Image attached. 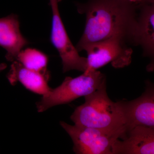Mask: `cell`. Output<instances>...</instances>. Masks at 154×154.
Instances as JSON below:
<instances>
[{"label":"cell","mask_w":154,"mask_h":154,"mask_svg":"<svg viewBox=\"0 0 154 154\" xmlns=\"http://www.w3.org/2000/svg\"><path fill=\"white\" fill-rule=\"evenodd\" d=\"M76 6L79 13L86 16L85 30L76 46L79 52L112 37H120L131 43L138 5L130 0H87Z\"/></svg>","instance_id":"obj_1"},{"label":"cell","mask_w":154,"mask_h":154,"mask_svg":"<svg viewBox=\"0 0 154 154\" xmlns=\"http://www.w3.org/2000/svg\"><path fill=\"white\" fill-rule=\"evenodd\" d=\"M106 85L85 96V103L75 108L70 119L76 125L119 134L122 139L127 131L123 101L111 100L107 95Z\"/></svg>","instance_id":"obj_2"},{"label":"cell","mask_w":154,"mask_h":154,"mask_svg":"<svg viewBox=\"0 0 154 154\" xmlns=\"http://www.w3.org/2000/svg\"><path fill=\"white\" fill-rule=\"evenodd\" d=\"M106 84V77L99 71L84 72L75 78L66 77L57 88L51 89L36 102L37 111L44 112L57 105H64L85 96Z\"/></svg>","instance_id":"obj_3"},{"label":"cell","mask_w":154,"mask_h":154,"mask_svg":"<svg viewBox=\"0 0 154 154\" xmlns=\"http://www.w3.org/2000/svg\"><path fill=\"white\" fill-rule=\"evenodd\" d=\"M60 125L71 138L75 154H113L114 145L121 139L119 135L102 130L71 125L63 121Z\"/></svg>","instance_id":"obj_4"},{"label":"cell","mask_w":154,"mask_h":154,"mask_svg":"<svg viewBox=\"0 0 154 154\" xmlns=\"http://www.w3.org/2000/svg\"><path fill=\"white\" fill-rule=\"evenodd\" d=\"M126 42L123 38L114 37L90 45L85 50L88 54L85 71L97 70L108 63L116 69L128 66L132 60L133 51Z\"/></svg>","instance_id":"obj_5"},{"label":"cell","mask_w":154,"mask_h":154,"mask_svg":"<svg viewBox=\"0 0 154 154\" xmlns=\"http://www.w3.org/2000/svg\"><path fill=\"white\" fill-rule=\"evenodd\" d=\"M59 0H50L52 13L51 40L59 54L64 73L75 70L83 72L88 67L87 58L81 57L69 38L59 11Z\"/></svg>","instance_id":"obj_6"},{"label":"cell","mask_w":154,"mask_h":154,"mask_svg":"<svg viewBox=\"0 0 154 154\" xmlns=\"http://www.w3.org/2000/svg\"><path fill=\"white\" fill-rule=\"evenodd\" d=\"M131 43L140 45L144 57L149 59L147 71L154 72V5L143 3L138 5L136 24Z\"/></svg>","instance_id":"obj_7"},{"label":"cell","mask_w":154,"mask_h":154,"mask_svg":"<svg viewBox=\"0 0 154 154\" xmlns=\"http://www.w3.org/2000/svg\"><path fill=\"white\" fill-rule=\"evenodd\" d=\"M127 131L137 126H154V83L145 82L144 92L138 98L123 101Z\"/></svg>","instance_id":"obj_8"},{"label":"cell","mask_w":154,"mask_h":154,"mask_svg":"<svg viewBox=\"0 0 154 154\" xmlns=\"http://www.w3.org/2000/svg\"><path fill=\"white\" fill-rule=\"evenodd\" d=\"M113 154H154V126H137L116 141Z\"/></svg>","instance_id":"obj_9"},{"label":"cell","mask_w":154,"mask_h":154,"mask_svg":"<svg viewBox=\"0 0 154 154\" xmlns=\"http://www.w3.org/2000/svg\"><path fill=\"white\" fill-rule=\"evenodd\" d=\"M29 43L20 31L17 15L12 14L0 18V46L6 51L7 60L13 62L17 60L22 48Z\"/></svg>","instance_id":"obj_10"},{"label":"cell","mask_w":154,"mask_h":154,"mask_svg":"<svg viewBox=\"0 0 154 154\" xmlns=\"http://www.w3.org/2000/svg\"><path fill=\"white\" fill-rule=\"evenodd\" d=\"M49 77V75L26 68L17 60L13 62L7 75L9 82L12 85L19 82L29 91L42 96L47 94L51 89L48 85Z\"/></svg>","instance_id":"obj_11"},{"label":"cell","mask_w":154,"mask_h":154,"mask_svg":"<svg viewBox=\"0 0 154 154\" xmlns=\"http://www.w3.org/2000/svg\"><path fill=\"white\" fill-rule=\"evenodd\" d=\"M16 60L29 69L49 75L47 69L48 57L38 50L28 48L22 50L18 54Z\"/></svg>","instance_id":"obj_12"},{"label":"cell","mask_w":154,"mask_h":154,"mask_svg":"<svg viewBox=\"0 0 154 154\" xmlns=\"http://www.w3.org/2000/svg\"><path fill=\"white\" fill-rule=\"evenodd\" d=\"M130 1L136 5H138L143 3L145 0H130Z\"/></svg>","instance_id":"obj_13"},{"label":"cell","mask_w":154,"mask_h":154,"mask_svg":"<svg viewBox=\"0 0 154 154\" xmlns=\"http://www.w3.org/2000/svg\"><path fill=\"white\" fill-rule=\"evenodd\" d=\"M7 67V65L5 63H0V72L2 71Z\"/></svg>","instance_id":"obj_14"},{"label":"cell","mask_w":154,"mask_h":154,"mask_svg":"<svg viewBox=\"0 0 154 154\" xmlns=\"http://www.w3.org/2000/svg\"><path fill=\"white\" fill-rule=\"evenodd\" d=\"M149 3L154 5V0H145L143 3Z\"/></svg>","instance_id":"obj_15"},{"label":"cell","mask_w":154,"mask_h":154,"mask_svg":"<svg viewBox=\"0 0 154 154\" xmlns=\"http://www.w3.org/2000/svg\"><path fill=\"white\" fill-rule=\"evenodd\" d=\"M61 1V0H59V2H60Z\"/></svg>","instance_id":"obj_16"}]
</instances>
